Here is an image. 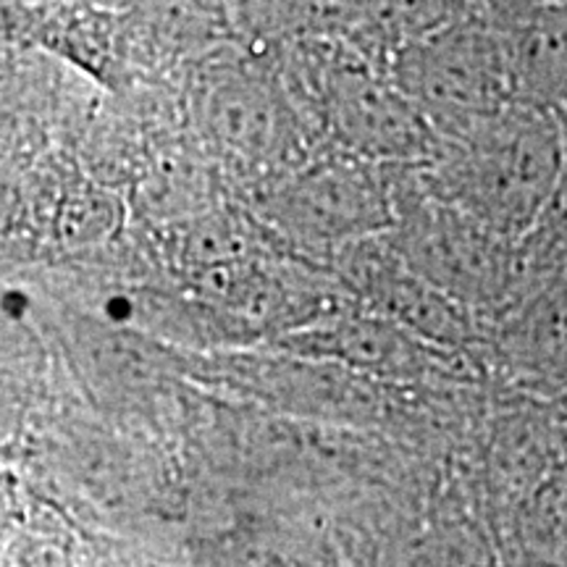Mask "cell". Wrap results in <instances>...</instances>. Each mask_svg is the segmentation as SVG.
<instances>
[{
  "label": "cell",
  "mask_w": 567,
  "mask_h": 567,
  "mask_svg": "<svg viewBox=\"0 0 567 567\" xmlns=\"http://www.w3.org/2000/svg\"><path fill=\"white\" fill-rule=\"evenodd\" d=\"M559 113L513 101L494 116L442 140L423 182L436 197L505 239L538 224L563 176Z\"/></svg>",
  "instance_id": "obj_1"
},
{
  "label": "cell",
  "mask_w": 567,
  "mask_h": 567,
  "mask_svg": "<svg viewBox=\"0 0 567 567\" xmlns=\"http://www.w3.org/2000/svg\"><path fill=\"white\" fill-rule=\"evenodd\" d=\"M389 74L442 140L515 101L499 34L484 21L457 17L408 42L389 61Z\"/></svg>",
  "instance_id": "obj_2"
},
{
  "label": "cell",
  "mask_w": 567,
  "mask_h": 567,
  "mask_svg": "<svg viewBox=\"0 0 567 567\" xmlns=\"http://www.w3.org/2000/svg\"><path fill=\"white\" fill-rule=\"evenodd\" d=\"M313 87L326 130L344 153L384 166L434 161L442 137L396 87L389 69L381 74L363 59L326 53L316 59Z\"/></svg>",
  "instance_id": "obj_3"
},
{
  "label": "cell",
  "mask_w": 567,
  "mask_h": 567,
  "mask_svg": "<svg viewBox=\"0 0 567 567\" xmlns=\"http://www.w3.org/2000/svg\"><path fill=\"white\" fill-rule=\"evenodd\" d=\"M384 163L334 153L289 172L264 195L276 226L308 243H339L396 221V187Z\"/></svg>",
  "instance_id": "obj_4"
},
{
  "label": "cell",
  "mask_w": 567,
  "mask_h": 567,
  "mask_svg": "<svg viewBox=\"0 0 567 567\" xmlns=\"http://www.w3.org/2000/svg\"><path fill=\"white\" fill-rule=\"evenodd\" d=\"M507 239L434 193L413 197L402 252L408 268L457 302H492L513 281Z\"/></svg>",
  "instance_id": "obj_5"
},
{
  "label": "cell",
  "mask_w": 567,
  "mask_h": 567,
  "mask_svg": "<svg viewBox=\"0 0 567 567\" xmlns=\"http://www.w3.org/2000/svg\"><path fill=\"white\" fill-rule=\"evenodd\" d=\"M513 95L557 109L567 95V0L515 6L494 13Z\"/></svg>",
  "instance_id": "obj_6"
},
{
  "label": "cell",
  "mask_w": 567,
  "mask_h": 567,
  "mask_svg": "<svg viewBox=\"0 0 567 567\" xmlns=\"http://www.w3.org/2000/svg\"><path fill=\"white\" fill-rule=\"evenodd\" d=\"M200 113L210 137L239 161H271L287 140L279 97L245 69L213 71L203 84Z\"/></svg>",
  "instance_id": "obj_7"
},
{
  "label": "cell",
  "mask_w": 567,
  "mask_h": 567,
  "mask_svg": "<svg viewBox=\"0 0 567 567\" xmlns=\"http://www.w3.org/2000/svg\"><path fill=\"white\" fill-rule=\"evenodd\" d=\"M365 289L384 308L386 316L400 318L402 323L413 326L425 337L457 342L465 337V321L457 316L444 292H439L434 284L423 276L410 271H392V268L375 266L373 274H365Z\"/></svg>",
  "instance_id": "obj_8"
},
{
  "label": "cell",
  "mask_w": 567,
  "mask_h": 567,
  "mask_svg": "<svg viewBox=\"0 0 567 567\" xmlns=\"http://www.w3.org/2000/svg\"><path fill=\"white\" fill-rule=\"evenodd\" d=\"M455 6L457 0H363L358 32L394 55L408 42L457 19Z\"/></svg>",
  "instance_id": "obj_9"
},
{
  "label": "cell",
  "mask_w": 567,
  "mask_h": 567,
  "mask_svg": "<svg viewBox=\"0 0 567 567\" xmlns=\"http://www.w3.org/2000/svg\"><path fill=\"white\" fill-rule=\"evenodd\" d=\"M559 109H565V111H567V95H565V101H563V105H559Z\"/></svg>",
  "instance_id": "obj_10"
}]
</instances>
